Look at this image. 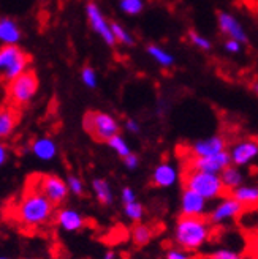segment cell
<instances>
[{
	"label": "cell",
	"mask_w": 258,
	"mask_h": 259,
	"mask_svg": "<svg viewBox=\"0 0 258 259\" xmlns=\"http://www.w3.org/2000/svg\"><path fill=\"white\" fill-rule=\"evenodd\" d=\"M86 18H87L90 29H92L101 38L103 43L108 45L109 48H114L116 40H114V36L111 33L109 21L106 19L105 15H103L101 8L95 2H87V5H86Z\"/></svg>",
	"instance_id": "ba28073f"
},
{
	"label": "cell",
	"mask_w": 258,
	"mask_h": 259,
	"mask_svg": "<svg viewBox=\"0 0 258 259\" xmlns=\"http://www.w3.org/2000/svg\"><path fill=\"white\" fill-rule=\"evenodd\" d=\"M189 41L192 43V46H195L200 51H211L212 49V43L208 36H204L201 33H198L197 30H189L187 33Z\"/></svg>",
	"instance_id": "f1b7e54d"
},
{
	"label": "cell",
	"mask_w": 258,
	"mask_h": 259,
	"mask_svg": "<svg viewBox=\"0 0 258 259\" xmlns=\"http://www.w3.org/2000/svg\"><path fill=\"white\" fill-rule=\"evenodd\" d=\"M30 152L40 161H53L57 157V144L53 138L40 136L30 144Z\"/></svg>",
	"instance_id": "e0dca14e"
},
{
	"label": "cell",
	"mask_w": 258,
	"mask_h": 259,
	"mask_svg": "<svg viewBox=\"0 0 258 259\" xmlns=\"http://www.w3.org/2000/svg\"><path fill=\"white\" fill-rule=\"evenodd\" d=\"M242 212H244V207L236 199L227 196L209 212L208 222L211 225H224L227 222H231V220H236Z\"/></svg>",
	"instance_id": "30bf717a"
},
{
	"label": "cell",
	"mask_w": 258,
	"mask_h": 259,
	"mask_svg": "<svg viewBox=\"0 0 258 259\" xmlns=\"http://www.w3.org/2000/svg\"><path fill=\"white\" fill-rule=\"evenodd\" d=\"M144 213H146L144 205L141 204V202H138V201L124 205V215H125L128 220H132L133 223H141V222H143Z\"/></svg>",
	"instance_id": "4316f807"
},
{
	"label": "cell",
	"mask_w": 258,
	"mask_h": 259,
	"mask_svg": "<svg viewBox=\"0 0 258 259\" xmlns=\"http://www.w3.org/2000/svg\"><path fill=\"white\" fill-rule=\"evenodd\" d=\"M165 259H195V257L180 248H170L165 254Z\"/></svg>",
	"instance_id": "d6a6232c"
},
{
	"label": "cell",
	"mask_w": 258,
	"mask_h": 259,
	"mask_svg": "<svg viewBox=\"0 0 258 259\" xmlns=\"http://www.w3.org/2000/svg\"><path fill=\"white\" fill-rule=\"evenodd\" d=\"M92 191L95 194V199L100 205L109 207L114 204V193L106 179L97 177L92 180Z\"/></svg>",
	"instance_id": "ffe728a7"
},
{
	"label": "cell",
	"mask_w": 258,
	"mask_h": 259,
	"mask_svg": "<svg viewBox=\"0 0 258 259\" xmlns=\"http://www.w3.org/2000/svg\"><path fill=\"white\" fill-rule=\"evenodd\" d=\"M65 184H67L68 193H73L75 196H78V198L84 196L86 188H84V182H83L81 177L75 176V174H68L65 179Z\"/></svg>",
	"instance_id": "f546056e"
},
{
	"label": "cell",
	"mask_w": 258,
	"mask_h": 259,
	"mask_svg": "<svg viewBox=\"0 0 258 259\" xmlns=\"http://www.w3.org/2000/svg\"><path fill=\"white\" fill-rule=\"evenodd\" d=\"M106 144H108V147L118 155V157H121V158H125L127 155H130L132 153V149H130V146H128V142L125 141V138L119 133V135H116V136H113L111 139H108L106 141Z\"/></svg>",
	"instance_id": "484cf974"
},
{
	"label": "cell",
	"mask_w": 258,
	"mask_h": 259,
	"mask_svg": "<svg viewBox=\"0 0 258 259\" xmlns=\"http://www.w3.org/2000/svg\"><path fill=\"white\" fill-rule=\"evenodd\" d=\"M212 225L204 217H182L176 222L173 239L176 247L187 253L198 251L209 242Z\"/></svg>",
	"instance_id": "7a4b0ae2"
},
{
	"label": "cell",
	"mask_w": 258,
	"mask_h": 259,
	"mask_svg": "<svg viewBox=\"0 0 258 259\" xmlns=\"http://www.w3.org/2000/svg\"><path fill=\"white\" fill-rule=\"evenodd\" d=\"M30 57L19 45L0 46V77L13 81L15 77L29 70Z\"/></svg>",
	"instance_id": "5b68a950"
},
{
	"label": "cell",
	"mask_w": 258,
	"mask_h": 259,
	"mask_svg": "<svg viewBox=\"0 0 258 259\" xmlns=\"http://www.w3.org/2000/svg\"><path fill=\"white\" fill-rule=\"evenodd\" d=\"M86 133L98 142H106L113 136L121 133V125L118 119L103 111H89L83 119Z\"/></svg>",
	"instance_id": "277c9868"
},
{
	"label": "cell",
	"mask_w": 258,
	"mask_h": 259,
	"mask_svg": "<svg viewBox=\"0 0 258 259\" xmlns=\"http://www.w3.org/2000/svg\"><path fill=\"white\" fill-rule=\"evenodd\" d=\"M146 53L152 60H156L162 68H171L174 65V62H176L174 56L170 53V51H166L163 46L156 45V43L148 45L146 46Z\"/></svg>",
	"instance_id": "7402d4cb"
},
{
	"label": "cell",
	"mask_w": 258,
	"mask_h": 259,
	"mask_svg": "<svg viewBox=\"0 0 258 259\" xmlns=\"http://www.w3.org/2000/svg\"><path fill=\"white\" fill-rule=\"evenodd\" d=\"M81 81H83V84L87 89H97V85H98V74H97L95 68L90 67V65L84 67L81 70Z\"/></svg>",
	"instance_id": "4dcf8cb0"
},
{
	"label": "cell",
	"mask_w": 258,
	"mask_h": 259,
	"mask_svg": "<svg viewBox=\"0 0 258 259\" xmlns=\"http://www.w3.org/2000/svg\"><path fill=\"white\" fill-rule=\"evenodd\" d=\"M231 164L236 167L249 166L258 155V144L255 139H242L233 144L231 150L228 152Z\"/></svg>",
	"instance_id": "7c38bea8"
},
{
	"label": "cell",
	"mask_w": 258,
	"mask_h": 259,
	"mask_svg": "<svg viewBox=\"0 0 258 259\" xmlns=\"http://www.w3.org/2000/svg\"><path fill=\"white\" fill-rule=\"evenodd\" d=\"M36 184L35 188L40 191L43 196L53 204V205H62L68 198V188L65 180L60 179L54 174H45V176H36L35 177Z\"/></svg>",
	"instance_id": "52a82bcc"
},
{
	"label": "cell",
	"mask_w": 258,
	"mask_h": 259,
	"mask_svg": "<svg viewBox=\"0 0 258 259\" xmlns=\"http://www.w3.org/2000/svg\"><path fill=\"white\" fill-rule=\"evenodd\" d=\"M184 188L195 191L208 202L225 196V190L222 187L220 177L217 174H209V172L187 169V172L184 174Z\"/></svg>",
	"instance_id": "3957f363"
},
{
	"label": "cell",
	"mask_w": 258,
	"mask_h": 259,
	"mask_svg": "<svg viewBox=\"0 0 258 259\" xmlns=\"http://www.w3.org/2000/svg\"><path fill=\"white\" fill-rule=\"evenodd\" d=\"M56 223L65 232H78L86 228L87 220L78 210L71 209V207H63V209L57 212Z\"/></svg>",
	"instance_id": "2e32d148"
},
{
	"label": "cell",
	"mask_w": 258,
	"mask_h": 259,
	"mask_svg": "<svg viewBox=\"0 0 258 259\" xmlns=\"http://www.w3.org/2000/svg\"><path fill=\"white\" fill-rule=\"evenodd\" d=\"M206 259H244V256L235 250H228V248H218L212 251Z\"/></svg>",
	"instance_id": "1f68e13d"
},
{
	"label": "cell",
	"mask_w": 258,
	"mask_h": 259,
	"mask_svg": "<svg viewBox=\"0 0 258 259\" xmlns=\"http://www.w3.org/2000/svg\"><path fill=\"white\" fill-rule=\"evenodd\" d=\"M231 198L236 199L244 209L246 207H253L258 202V188L252 185H241L231 191Z\"/></svg>",
	"instance_id": "44dd1931"
},
{
	"label": "cell",
	"mask_w": 258,
	"mask_h": 259,
	"mask_svg": "<svg viewBox=\"0 0 258 259\" xmlns=\"http://www.w3.org/2000/svg\"><path fill=\"white\" fill-rule=\"evenodd\" d=\"M22 40V30L19 24L8 16H0V43L5 45H19Z\"/></svg>",
	"instance_id": "ac0fdd59"
},
{
	"label": "cell",
	"mask_w": 258,
	"mask_h": 259,
	"mask_svg": "<svg viewBox=\"0 0 258 259\" xmlns=\"http://www.w3.org/2000/svg\"><path fill=\"white\" fill-rule=\"evenodd\" d=\"M224 49L228 54H239L242 51V43H239L236 40H231V38H227L224 43Z\"/></svg>",
	"instance_id": "836d02e7"
},
{
	"label": "cell",
	"mask_w": 258,
	"mask_h": 259,
	"mask_svg": "<svg viewBox=\"0 0 258 259\" xmlns=\"http://www.w3.org/2000/svg\"><path fill=\"white\" fill-rule=\"evenodd\" d=\"M125 130L128 133H132V135H138L141 132V123L136 120V119H127L125 120Z\"/></svg>",
	"instance_id": "8d00e7d4"
},
{
	"label": "cell",
	"mask_w": 258,
	"mask_h": 259,
	"mask_svg": "<svg viewBox=\"0 0 258 259\" xmlns=\"http://www.w3.org/2000/svg\"><path fill=\"white\" fill-rule=\"evenodd\" d=\"M101 259H116V253L113 250H109V251H106L105 254H103Z\"/></svg>",
	"instance_id": "f35d334b"
},
{
	"label": "cell",
	"mask_w": 258,
	"mask_h": 259,
	"mask_svg": "<svg viewBox=\"0 0 258 259\" xmlns=\"http://www.w3.org/2000/svg\"><path fill=\"white\" fill-rule=\"evenodd\" d=\"M8 158H10V150L4 142H0V167L8 161Z\"/></svg>",
	"instance_id": "74e56055"
},
{
	"label": "cell",
	"mask_w": 258,
	"mask_h": 259,
	"mask_svg": "<svg viewBox=\"0 0 258 259\" xmlns=\"http://www.w3.org/2000/svg\"><path fill=\"white\" fill-rule=\"evenodd\" d=\"M38 76L35 71L27 70L18 77H15L8 84V97L13 105L16 106H25L35 98L38 92Z\"/></svg>",
	"instance_id": "8992f818"
},
{
	"label": "cell",
	"mask_w": 258,
	"mask_h": 259,
	"mask_svg": "<svg viewBox=\"0 0 258 259\" xmlns=\"http://www.w3.org/2000/svg\"><path fill=\"white\" fill-rule=\"evenodd\" d=\"M224 150H227V139L220 135H214L209 138L198 139L190 146V153L195 158L211 157V155H217Z\"/></svg>",
	"instance_id": "4fadbf2b"
},
{
	"label": "cell",
	"mask_w": 258,
	"mask_h": 259,
	"mask_svg": "<svg viewBox=\"0 0 258 259\" xmlns=\"http://www.w3.org/2000/svg\"><path fill=\"white\" fill-rule=\"evenodd\" d=\"M122 161H124V166L127 167L128 171H135L139 167V157L133 152L130 155H127L125 158H122Z\"/></svg>",
	"instance_id": "d590c367"
},
{
	"label": "cell",
	"mask_w": 258,
	"mask_h": 259,
	"mask_svg": "<svg viewBox=\"0 0 258 259\" xmlns=\"http://www.w3.org/2000/svg\"><path fill=\"white\" fill-rule=\"evenodd\" d=\"M231 164L230 155L227 150L211 155V157H193L189 163V171H201V172H209V174H220L227 166Z\"/></svg>",
	"instance_id": "9c48e42d"
},
{
	"label": "cell",
	"mask_w": 258,
	"mask_h": 259,
	"mask_svg": "<svg viewBox=\"0 0 258 259\" xmlns=\"http://www.w3.org/2000/svg\"><path fill=\"white\" fill-rule=\"evenodd\" d=\"M0 259H10V257H7V256H0Z\"/></svg>",
	"instance_id": "ab89813d"
},
{
	"label": "cell",
	"mask_w": 258,
	"mask_h": 259,
	"mask_svg": "<svg viewBox=\"0 0 258 259\" xmlns=\"http://www.w3.org/2000/svg\"><path fill=\"white\" fill-rule=\"evenodd\" d=\"M206 212H208V201L203 199L195 191L184 188L182 194H180V213L182 217H203Z\"/></svg>",
	"instance_id": "5bb4252c"
},
{
	"label": "cell",
	"mask_w": 258,
	"mask_h": 259,
	"mask_svg": "<svg viewBox=\"0 0 258 259\" xmlns=\"http://www.w3.org/2000/svg\"><path fill=\"white\" fill-rule=\"evenodd\" d=\"M54 207L56 205L51 204L35 185L29 182V187H25V191L16 205V220L25 228L36 229L49 222Z\"/></svg>",
	"instance_id": "6da1fadb"
},
{
	"label": "cell",
	"mask_w": 258,
	"mask_h": 259,
	"mask_svg": "<svg viewBox=\"0 0 258 259\" xmlns=\"http://www.w3.org/2000/svg\"><path fill=\"white\" fill-rule=\"evenodd\" d=\"M151 180H152V185L157 188H171L177 184L179 171L174 164L165 161L154 167Z\"/></svg>",
	"instance_id": "9a60e30c"
},
{
	"label": "cell",
	"mask_w": 258,
	"mask_h": 259,
	"mask_svg": "<svg viewBox=\"0 0 258 259\" xmlns=\"http://www.w3.org/2000/svg\"><path fill=\"white\" fill-rule=\"evenodd\" d=\"M89 2H94V0H89Z\"/></svg>",
	"instance_id": "60d3db41"
},
{
	"label": "cell",
	"mask_w": 258,
	"mask_h": 259,
	"mask_svg": "<svg viewBox=\"0 0 258 259\" xmlns=\"http://www.w3.org/2000/svg\"><path fill=\"white\" fill-rule=\"evenodd\" d=\"M154 231L151 226L144 223H136L135 228L132 229V240L138 245V247H144L152 240Z\"/></svg>",
	"instance_id": "d4e9b609"
},
{
	"label": "cell",
	"mask_w": 258,
	"mask_h": 259,
	"mask_svg": "<svg viewBox=\"0 0 258 259\" xmlns=\"http://www.w3.org/2000/svg\"><path fill=\"white\" fill-rule=\"evenodd\" d=\"M16 123H18V119H16L15 111L8 108L0 109V141L7 139L13 135Z\"/></svg>",
	"instance_id": "603a6c76"
},
{
	"label": "cell",
	"mask_w": 258,
	"mask_h": 259,
	"mask_svg": "<svg viewBox=\"0 0 258 259\" xmlns=\"http://www.w3.org/2000/svg\"><path fill=\"white\" fill-rule=\"evenodd\" d=\"M218 177H220V182H222L225 193H231L235 188L244 184V174L241 171V167H236L233 164L227 166L225 169L218 174Z\"/></svg>",
	"instance_id": "d6986e66"
},
{
	"label": "cell",
	"mask_w": 258,
	"mask_h": 259,
	"mask_svg": "<svg viewBox=\"0 0 258 259\" xmlns=\"http://www.w3.org/2000/svg\"><path fill=\"white\" fill-rule=\"evenodd\" d=\"M111 25V33L116 40V45L122 46H135V36L128 32L122 24L119 22H109Z\"/></svg>",
	"instance_id": "cb8c5ba5"
},
{
	"label": "cell",
	"mask_w": 258,
	"mask_h": 259,
	"mask_svg": "<svg viewBox=\"0 0 258 259\" xmlns=\"http://www.w3.org/2000/svg\"><path fill=\"white\" fill-rule=\"evenodd\" d=\"M119 8L127 16H138L144 10V0H119Z\"/></svg>",
	"instance_id": "83f0119b"
},
{
	"label": "cell",
	"mask_w": 258,
	"mask_h": 259,
	"mask_svg": "<svg viewBox=\"0 0 258 259\" xmlns=\"http://www.w3.org/2000/svg\"><path fill=\"white\" fill-rule=\"evenodd\" d=\"M217 25H218V30H220L227 38L236 40V41H239L242 45L249 41V36H247L246 29H244V25L241 24V21L236 16L231 15V13L218 11Z\"/></svg>",
	"instance_id": "8fae6325"
},
{
	"label": "cell",
	"mask_w": 258,
	"mask_h": 259,
	"mask_svg": "<svg viewBox=\"0 0 258 259\" xmlns=\"http://www.w3.org/2000/svg\"><path fill=\"white\" fill-rule=\"evenodd\" d=\"M121 201H122L124 205L138 201V199H136V193H135V190H133L132 187H124V188L121 190Z\"/></svg>",
	"instance_id": "e575fe53"
}]
</instances>
